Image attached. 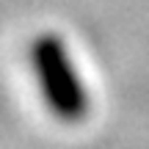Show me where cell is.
I'll return each mask as SVG.
<instances>
[{
	"label": "cell",
	"instance_id": "obj_1",
	"mask_svg": "<svg viewBox=\"0 0 149 149\" xmlns=\"http://www.w3.org/2000/svg\"><path fill=\"white\" fill-rule=\"evenodd\" d=\"M33 69L42 80V91L47 105L61 122H80L88 113V94L80 83L64 42L55 36H42L33 42Z\"/></svg>",
	"mask_w": 149,
	"mask_h": 149
}]
</instances>
